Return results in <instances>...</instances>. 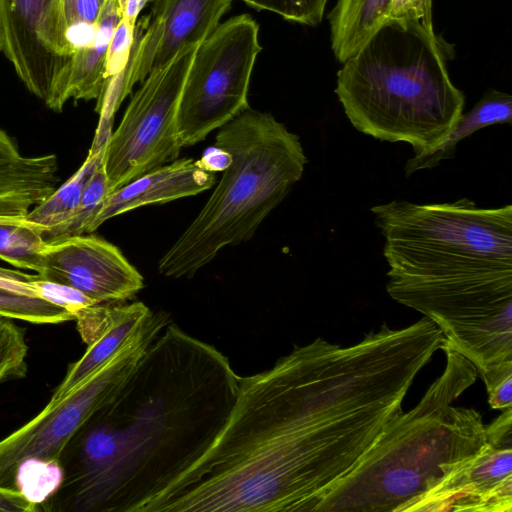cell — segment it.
Here are the masks:
<instances>
[{"label":"cell","instance_id":"cell-29","mask_svg":"<svg viewBox=\"0 0 512 512\" xmlns=\"http://www.w3.org/2000/svg\"><path fill=\"white\" fill-rule=\"evenodd\" d=\"M135 27L136 25L122 17L115 28L107 54L106 83L126 68L134 42Z\"/></svg>","mask_w":512,"mask_h":512},{"label":"cell","instance_id":"cell-31","mask_svg":"<svg viewBox=\"0 0 512 512\" xmlns=\"http://www.w3.org/2000/svg\"><path fill=\"white\" fill-rule=\"evenodd\" d=\"M420 22L434 31L432 0H390L386 20Z\"/></svg>","mask_w":512,"mask_h":512},{"label":"cell","instance_id":"cell-10","mask_svg":"<svg viewBox=\"0 0 512 512\" xmlns=\"http://www.w3.org/2000/svg\"><path fill=\"white\" fill-rule=\"evenodd\" d=\"M2 51L27 89L55 111L68 101L73 56L61 0H0Z\"/></svg>","mask_w":512,"mask_h":512},{"label":"cell","instance_id":"cell-34","mask_svg":"<svg viewBox=\"0 0 512 512\" xmlns=\"http://www.w3.org/2000/svg\"><path fill=\"white\" fill-rule=\"evenodd\" d=\"M21 157L12 139L0 129V169L15 162Z\"/></svg>","mask_w":512,"mask_h":512},{"label":"cell","instance_id":"cell-21","mask_svg":"<svg viewBox=\"0 0 512 512\" xmlns=\"http://www.w3.org/2000/svg\"><path fill=\"white\" fill-rule=\"evenodd\" d=\"M30 275L0 267V315L35 324H57L75 320L66 309L40 297Z\"/></svg>","mask_w":512,"mask_h":512},{"label":"cell","instance_id":"cell-7","mask_svg":"<svg viewBox=\"0 0 512 512\" xmlns=\"http://www.w3.org/2000/svg\"><path fill=\"white\" fill-rule=\"evenodd\" d=\"M170 321L168 313L152 312L124 345L77 387L0 440V487L16 489L17 468L27 459L59 462L72 436L117 394Z\"/></svg>","mask_w":512,"mask_h":512},{"label":"cell","instance_id":"cell-20","mask_svg":"<svg viewBox=\"0 0 512 512\" xmlns=\"http://www.w3.org/2000/svg\"><path fill=\"white\" fill-rule=\"evenodd\" d=\"M106 145L92 144L86 160L75 174L34 206L22 217L23 221L35 228L41 236L65 224L76 211L86 185L103 161Z\"/></svg>","mask_w":512,"mask_h":512},{"label":"cell","instance_id":"cell-14","mask_svg":"<svg viewBox=\"0 0 512 512\" xmlns=\"http://www.w3.org/2000/svg\"><path fill=\"white\" fill-rule=\"evenodd\" d=\"M151 313L142 302L99 303L79 312L75 320L88 347L82 357L69 366L48 403L64 397L112 357L145 323Z\"/></svg>","mask_w":512,"mask_h":512},{"label":"cell","instance_id":"cell-25","mask_svg":"<svg viewBox=\"0 0 512 512\" xmlns=\"http://www.w3.org/2000/svg\"><path fill=\"white\" fill-rule=\"evenodd\" d=\"M61 478L59 462L27 459L17 468L15 488L38 510L39 506L57 490Z\"/></svg>","mask_w":512,"mask_h":512},{"label":"cell","instance_id":"cell-17","mask_svg":"<svg viewBox=\"0 0 512 512\" xmlns=\"http://www.w3.org/2000/svg\"><path fill=\"white\" fill-rule=\"evenodd\" d=\"M512 123V96L488 89L467 113H462L446 138L433 150L414 154L405 164L406 177L415 172L431 169L443 160L454 157L457 144L474 132L492 125Z\"/></svg>","mask_w":512,"mask_h":512},{"label":"cell","instance_id":"cell-22","mask_svg":"<svg viewBox=\"0 0 512 512\" xmlns=\"http://www.w3.org/2000/svg\"><path fill=\"white\" fill-rule=\"evenodd\" d=\"M22 217L0 215V259L38 273L47 243Z\"/></svg>","mask_w":512,"mask_h":512},{"label":"cell","instance_id":"cell-27","mask_svg":"<svg viewBox=\"0 0 512 512\" xmlns=\"http://www.w3.org/2000/svg\"><path fill=\"white\" fill-rule=\"evenodd\" d=\"M258 11L273 12L302 25L321 23L328 0H241Z\"/></svg>","mask_w":512,"mask_h":512},{"label":"cell","instance_id":"cell-35","mask_svg":"<svg viewBox=\"0 0 512 512\" xmlns=\"http://www.w3.org/2000/svg\"><path fill=\"white\" fill-rule=\"evenodd\" d=\"M150 2H153V0H127L123 17L136 25L139 13Z\"/></svg>","mask_w":512,"mask_h":512},{"label":"cell","instance_id":"cell-24","mask_svg":"<svg viewBox=\"0 0 512 512\" xmlns=\"http://www.w3.org/2000/svg\"><path fill=\"white\" fill-rule=\"evenodd\" d=\"M106 1L61 0L64 35L69 49H81L92 43Z\"/></svg>","mask_w":512,"mask_h":512},{"label":"cell","instance_id":"cell-23","mask_svg":"<svg viewBox=\"0 0 512 512\" xmlns=\"http://www.w3.org/2000/svg\"><path fill=\"white\" fill-rule=\"evenodd\" d=\"M108 195L109 185L103 159L86 185L72 217L62 226L42 234L41 237L49 244L70 237L90 234L91 226Z\"/></svg>","mask_w":512,"mask_h":512},{"label":"cell","instance_id":"cell-9","mask_svg":"<svg viewBox=\"0 0 512 512\" xmlns=\"http://www.w3.org/2000/svg\"><path fill=\"white\" fill-rule=\"evenodd\" d=\"M197 47L180 52L140 83L111 133L104 155L109 194L141 175L178 158L176 114Z\"/></svg>","mask_w":512,"mask_h":512},{"label":"cell","instance_id":"cell-8","mask_svg":"<svg viewBox=\"0 0 512 512\" xmlns=\"http://www.w3.org/2000/svg\"><path fill=\"white\" fill-rule=\"evenodd\" d=\"M261 50L259 26L249 14L219 24L197 47L176 114L182 148L205 140L249 108L251 75Z\"/></svg>","mask_w":512,"mask_h":512},{"label":"cell","instance_id":"cell-15","mask_svg":"<svg viewBox=\"0 0 512 512\" xmlns=\"http://www.w3.org/2000/svg\"><path fill=\"white\" fill-rule=\"evenodd\" d=\"M215 184V173L203 168L198 160L177 158L111 192L91 226V233L105 221L120 214L147 205L195 196Z\"/></svg>","mask_w":512,"mask_h":512},{"label":"cell","instance_id":"cell-26","mask_svg":"<svg viewBox=\"0 0 512 512\" xmlns=\"http://www.w3.org/2000/svg\"><path fill=\"white\" fill-rule=\"evenodd\" d=\"M28 346L24 331L0 315V383L26 376Z\"/></svg>","mask_w":512,"mask_h":512},{"label":"cell","instance_id":"cell-33","mask_svg":"<svg viewBox=\"0 0 512 512\" xmlns=\"http://www.w3.org/2000/svg\"><path fill=\"white\" fill-rule=\"evenodd\" d=\"M200 165L210 172H222L230 162V156L224 150L213 145L198 160Z\"/></svg>","mask_w":512,"mask_h":512},{"label":"cell","instance_id":"cell-3","mask_svg":"<svg viewBox=\"0 0 512 512\" xmlns=\"http://www.w3.org/2000/svg\"><path fill=\"white\" fill-rule=\"evenodd\" d=\"M371 212L388 264L386 291L431 320L477 375L512 361V206L393 200Z\"/></svg>","mask_w":512,"mask_h":512},{"label":"cell","instance_id":"cell-1","mask_svg":"<svg viewBox=\"0 0 512 512\" xmlns=\"http://www.w3.org/2000/svg\"><path fill=\"white\" fill-rule=\"evenodd\" d=\"M385 329L342 347L317 337L239 379L208 450L145 512L316 511L399 415L414 381Z\"/></svg>","mask_w":512,"mask_h":512},{"label":"cell","instance_id":"cell-13","mask_svg":"<svg viewBox=\"0 0 512 512\" xmlns=\"http://www.w3.org/2000/svg\"><path fill=\"white\" fill-rule=\"evenodd\" d=\"M36 274L71 286L97 303H121L144 287L142 275L117 246L86 234L47 244Z\"/></svg>","mask_w":512,"mask_h":512},{"label":"cell","instance_id":"cell-36","mask_svg":"<svg viewBox=\"0 0 512 512\" xmlns=\"http://www.w3.org/2000/svg\"><path fill=\"white\" fill-rule=\"evenodd\" d=\"M0 51H2V44H1V39H0Z\"/></svg>","mask_w":512,"mask_h":512},{"label":"cell","instance_id":"cell-4","mask_svg":"<svg viewBox=\"0 0 512 512\" xmlns=\"http://www.w3.org/2000/svg\"><path fill=\"white\" fill-rule=\"evenodd\" d=\"M450 51L420 22L385 20L338 70L335 94L350 123L414 154L433 150L465 107L448 73Z\"/></svg>","mask_w":512,"mask_h":512},{"label":"cell","instance_id":"cell-30","mask_svg":"<svg viewBox=\"0 0 512 512\" xmlns=\"http://www.w3.org/2000/svg\"><path fill=\"white\" fill-rule=\"evenodd\" d=\"M479 377L485 384L491 408L501 411L512 408V361L501 363Z\"/></svg>","mask_w":512,"mask_h":512},{"label":"cell","instance_id":"cell-28","mask_svg":"<svg viewBox=\"0 0 512 512\" xmlns=\"http://www.w3.org/2000/svg\"><path fill=\"white\" fill-rule=\"evenodd\" d=\"M31 285L43 299L68 310L74 318L83 309L99 304L79 290L57 282L41 279L37 274Z\"/></svg>","mask_w":512,"mask_h":512},{"label":"cell","instance_id":"cell-32","mask_svg":"<svg viewBox=\"0 0 512 512\" xmlns=\"http://www.w3.org/2000/svg\"><path fill=\"white\" fill-rule=\"evenodd\" d=\"M37 507L17 489L0 487V512H32Z\"/></svg>","mask_w":512,"mask_h":512},{"label":"cell","instance_id":"cell-6","mask_svg":"<svg viewBox=\"0 0 512 512\" xmlns=\"http://www.w3.org/2000/svg\"><path fill=\"white\" fill-rule=\"evenodd\" d=\"M228 166L198 215L158 262L161 275L190 278L225 247L253 237L302 178L308 159L297 134L248 108L218 129Z\"/></svg>","mask_w":512,"mask_h":512},{"label":"cell","instance_id":"cell-11","mask_svg":"<svg viewBox=\"0 0 512 512\" xmlns=\"http://www.w3.org/2000/svg\"><path fill=\"white\" fill-rule=\"evenodd\" d=\"M487 442L423 495L411 512H512V408L486 425Z\"/></svg>","mask_w":512,"mask_h":512},{"label":"cell","instance_id":"cell-19","mask_svg":"<svg viewBox=\"0 0 512 512\" xmlns=\"http://www.w3.org/2000/svg\"><path fill=\"white\" fill-rule=\"evenodd\" d=\"M390 0H338L329 14L331 47L343 62L386 20Z\"/></svg>","mask_w":512,"mask_h":512},{"label":"cell","instance_id":"cell-5","mask_svg":"<svg viewBox=\"0 0 512 512\" xmlns=\"http://www.w3.org/2000/svg\"><path fill=\"white\" fill-rule=\"evenodd\" d=\"M442 350L443 373L413 409L389 423L358 467L316 511L411 512L447 473L486 444L481 414L452 404L475 383L476 367L460 353Z\"/></svg>","mask_w":512,"mask_h":512},{"label":"cell","instance_id":"cell-2","mask_svg":"<svg viewBox=\"0 0 512 512\" xmlns=\"http://www.w3.org/2000/svg\"><path fill=\"white\" fill-rule=\"evenodd\" d=\"M239 379L225 355L170 321L117 394L67 443L61 483L40 506L143 512L213 444Z\"/></svg>","mask_w":512,"mask_h":512},{"label":"cell","instance_id":"cell-12","mask_svg":"<svg viewBox=\"0 0 512 512\" xmlns=\"http://www.w3.org/2000/svg\"><path fill=\"white\" fill-rule=\"evenodd\" d=\"M233 0H153L151 13L135 27L125 68L123 97L183 50L198 47L220 23Z\"/></svg>","mask_w":512,"mask_h":512},{"label":"cell","instance_id":"cell-18","mask_svg":"<svg viewBox=\"0 0 512 512\" xmlns=\"http://www.w3.org/2000/svg\"><path fill=\"white\" fill-rule=\"evenodd\" d=\"M125 12L122 0H107L98 21L93 44L73 57L67 97L85 100L99 99L106 83V61L109 45Z\"/></svg>","mask_w":512,"mask_h":512},{"label":"cell","instance_id":"cell-16","mask_svg":"<svg viewBox=\"0 0 512 512\" xmlns=\"http://www.w3.org/2000/svg\"><path fill=\"white\" fill-rule=\"evenodd\" d=\"M54 154L23 157L0 169V215L25 216L52 194L59 182Z\"/></svg>","mask_w":512,"mask_h":512}]
</instances>
